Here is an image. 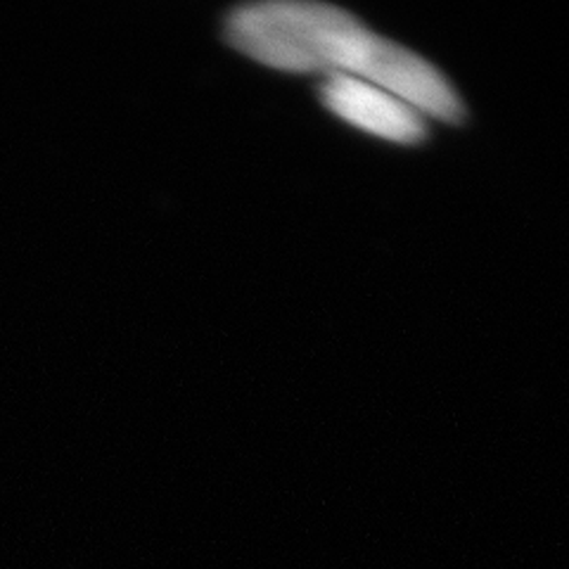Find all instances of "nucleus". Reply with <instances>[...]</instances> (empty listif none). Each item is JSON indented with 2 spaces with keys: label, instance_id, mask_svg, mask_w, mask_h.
Wrapping results in <instances>:
<instances>
[{
  "label": "nucleus",
  "instance_id": "1",
  "mask_svg": "<svg viewBox=\"0 0 569 569\" xmlns=\"http://www.w3.org/2000/svg\"><path fill=\"white\" fill-rule=\"evenodd\" d=\"M226 41L271 69L370 81L422 117L447 123L466 117L458 93L430 62L368 31L335 6L305 0L242 6L226 17Z\"/></svg>",
  "mask_w": 569,
  "mask_h": 569
},
{
  "label": "nucleus",
  "instance_id": "2",
  "mask_svg": "<svg viewBox=\"0 0 569 569\" xmlns=\"http://www.w3.org/2000/svg\"><path fill=\"white\" fill-rule=\"evenodd\" d=\"M320 102L351 127L370 136L418 146L427 138V121L411 104L385 88L351 77H328L320 83Z\"/></svg>",
  "mask_w": 569,
  "mask_h": 569
}]
</instances>
